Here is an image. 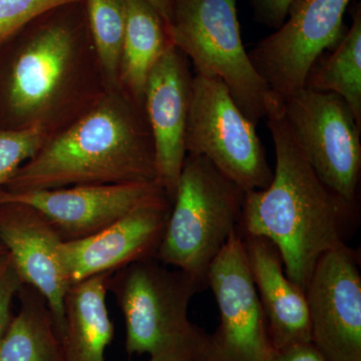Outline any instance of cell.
<instances>
[{
  "instance_id": "cell-14",
  "label": "cell",
  "mask_w": 361,
  "mask_h": 361,
  "mask_svg": "<svg viewBox=\"0 0 361 361\" xmlns=\"http://www.w3.org/2000/svg\"><path fill=\"white\" fill-rule=\"evenodd\" d=\"M44 214L18 202L0 204V245L25 285L44 297L59 341L65 330V297L71 286L59 259L63 243Z\"/></svg>"
},
{
  "instance_id": "cell-16",
  "label": "cell",
  "mask_w": 361,
  "mask_h": 361,
  "mask_svg": "<svg viewBox=\"0 0 361 361\" xmlns=\"http://www.w3.org/2000/svg\"><path fill=\"white\" fill-rule=\"evenodd\" d=\"M242 237L271 348L312 343L305 292L287 277L279 251L269 240L245 234Z\"/></svg>"
},
{
  "instance_id": "cell-12",
  "label": "cell",
  "mask_w": 361,
  "mask_h": 361,
  "mask_svg": "<svg viewBox=\"0 0 361 361\" xmlns=\"http://www.w3.org/2000/svg\"><path fill=\"white\" fill-rule=\"evenodd\" d=\"M163 200L170 199L157 180L30 192L0 189V204L18 202L35 207L51 222L63 242L92 236L135 209Z\"/></svg>"
},
{
  "instance_id": "cell-17",
  "label": "cell",
  "mask_w": 361,
  "mask_h": 361,
  "mask_svg": "<svg viewBox=\"0 0 361 361\" xmlns=\"http://www.w3.org/2000/svg\"><path fill=\"white\" fill-rule=\"evenodd\" d=\"M111 273L96 275L68 287L65 330L59 341L63 361H104V350L115 334L106 307Z\"/></svg>"
},
{
  "instance_id": "cell-7",
  "label": "cell",
  "mask_w": 361,
  "mask_h": 361,
  "mask_svg": "<svg viewBox=\"0 0 361 361\" xmlns=\"http://www.w3.org/2000/svg\"><path fill=\"white\" fill-rule=\"evenodd\" d=\"M186 151L206 158L245 193L264 190L272 180L255 123L242 113L220 78L193 75Z\"/></svg>"
},
{
  "instance_id": "cell-27",
  "label": "cell",
  "mask_w": 361,
  "mask_h": 361,
  "mask_svg": "<svg viewBox=\"0 0 361 361\" xmlns=\"http://www.w3.org/2000/svg\"><path fill=\"white\" fill-rule=\"evenodd\" d=\"M145 1L151 4L161 14V18L165 20L166 25H168L171 18L173 0H145Z\"/></svg>"
},
{
  "instance_id": "cell-15",
  "label": "cell",
  "mask_w": 361,
  "mask_h": 361,
  "mask_svg": "<svg viewBox=\"0 0 361 361\" xmlns=\"http://www.w3.org/2000/svg\"><path fill=\"white\" fill-rule=\"evenodd\" d=\"M171 207L170 200L147 204L92 236L63 242L59 259L70 284L156 258Z\"/></svg>"
},
{
  "instance_id": "cell-18",
  "label": "cell",
  "mask_w": 361,
  "mask_h": 361,
  "mask_svg": "<svg viewBox=\"0 0 361 361\" xmlns=\"http://www.w3.org/2000/svg\"><path fill=\"white\" fill-rule=\"evenodd\" d=\"M171 44L161 14L145 0H127L118 85L142 106L149 73Z\"/></svg>"
},
{
  "instance_id": "cell-26",
  "label": "cell",
  "mask_w": 361,
  "mask_h": 361,
  "mask_svg": "<svg viewBox=\"0 0 361 361\" xmlns=\"http://www.w3.org/2000/svg\"><path fill=\"white\" fill-rule=\"evenodd\" d=\"M265 361H327L312 343L271 348Z\"/></svg>"
},
{
  "instance_id": "cell-2",
  "label": "cell",
  "mask_w": 361,
  "mask_h": 361,
  "mask_svg": "<svg viewBox=\"0 0 361 361\" xmlns=\"http://www.w3.org/2000/svg\"><path fill=\"white\" fill-rule=\"evenodd\" d=\"M264 118L274 145L275 169L269 186L246 192L239 230L274 244L287 277L304 290L323 254L346 245L357 207L317 177L289 129L283 103L273 94Z\"/></svg>"
},
{
  "instance_id": "cell-6",
  "label": "cell",
  "mask_w": 361,
  "mask_h": 361,
  "mask_svg": "<svg viewBox=\"0 0 361 361\" xmlns=\"http://www.w3.org/2000/svg\"><path fill=\"white\" fill-rule=\"evenodd\" d=\"M167 30L197 73L223 80L255 125L265 118L272 92L242 42L237 0H173Z\"/></svg>"
},
{
  "instance_id": "cell-11",
  "label": "cell",
  "mask_w": 361,
  "mask_h": 361,
  "mask_svg": "<svg viewBox=\"0 0 361 361\" xmlns=\"http://www.w3.org/2000/svg\"><path fill=\"white\" fill-rule=\"evenodd\" d=\"M311 342L327 361H361V275L348 245L323 254L306 284Z\"/></svg>"
},
{
  "instance_id": "cell-24",
  "label": "cell",
  "mask_w": 361,
  "mask_h": 361,
  "mask_svg": "<svg viewBox=\"0 0 361 361\" xmlns=\"http://www.w3.org/2000/svg\"><path fill=\"white\" fill-rule=\"evenodd\" d=\"M25 285L13 258L6 248L0 245V341L6 334L14 317V297L18 295Z\"/></svg>"
},
{
  "instance_id": "cell-23",
  "label": "cell",
  "mask_w": 361,
  "mask_h": 361,
  "mask_svg": "<svg viewBox=\"0 0 361 361\" xmlns=\"http://www.w3.org/2000/svg\"><path fill=\"white\" fill-rule=\"evenodd\" d=\"M82 0H0V45L56 7Z\"/></svg>"
},
{
  "instance_id": "cell-3",
  "label": "cell",
  "mask_w": 361,
  "mask_h": 361,
  "mask_svg": "<svg viewBox=\"0 0 361 361\" xmlns=\"http://www.w3.org/2000/svg\"><path fill=\"white\" fill-rule=\"evenodd\" d=\"M157 180L144 106L109 89L73 122L45 139L2 190L30 192L80 185Z\"/></svg>"
},
{
  "instance_id": "cell-19",
  "label": "cell",
  "mask_w": 361,
  "mask_h": 361,
  "mask_svg": "<svg viewBox=\"0 0 361 361\" xmlns=\"http://www.w3.org/2000/svg\"><path fill=\"white\" fill-rule=\"evenodd\" d=\"M20 308L0 341V361H63L47 300L37 289L23 285Z\"/></svg>"
},
{
  "instance_id": "cell-4",
  "label": "cell",
  "mask_w": 361,
  "mask_h": 361,
  "mask_svg": "<svg viewBox=\"0 0 361 361\" xmlns=\"http://www.w3.org/2000/svg\"><path fill=\"white\" fill-rule=\"evenodd\" d=\"M204 288L157 258L114 271L108 290L125 319L128 355H148L149 361H205L209 334L189 319L190 302Z\"/></svg>"
},
{
  "instance_id": "cell-10",
  "label": "cell",
  "mask_w": 361,
  "mask_h": 361,
  "mask_svg": "<svg viewBox=\"0 0 361 361\" xmlns=\"http://www.w3.org/2000/svg\"><path fill=\"white\" fill-rule=\"evenodd\" d=\"M207 283L220 324L209 336L205 361H265L272 348L239 228L211 263Z\"/></svg>"
},
{
  "instance_id": "cell-21",
  "label": "cell",
  "mask_w": 361,
  "mask_h": 361,
  "mask_svg": "<svg viewBox=\"0 0 361 361\" xmlns=\"http://www.w3.org/2000/svg\"><path fill=\"white\" fill-rule=\"evenodd\" d=\"M85 4L90 37L106 89H116L120 87L118 71L127 26V0H85Z\"/></svg>"
},
{
  "instance_id": "cell-9",
  "label": "cell",
  "mask_w": 361,
  "mask_h": 361,
  "mask_svg": "<svg viewBox=\"0 0 361 361\" xmlns=\"http://www.w3.org/2000/svg\"><path fill=\"white\" fill-rule=\"evenodd\" d=\"M349 2L293 0L281 26L248 52L254 68L282 103L304 89L315 61L343 39Z\"/></svg>"
},
{
  "instance_id": "cell-25",
  "label": "cell",
  "mask_w": 361,
  "mask_h": 361,
  "mask_svg": "<svg viewBox=\"0 0 361 361\" xmlns=\"http://www.w3.org/2000/svg\"><path fill=\"white\" fill-rule=\"evenodd\" d=\"M293 0H250L254 20L259 25L277 30L286 18Z\"/></svg>"
},
{
  "instance_id": "cell-8",
  "label": "cell",
  "mask_w": 361,
  "mask_h": 361,
  "mask_svg": "<svg viewBox=\"0 0 361 361\" xmlns=\"http://www.w3.org/2000/svg\"><path fill=\"white\" fill-rule=\"evenodd\" d=\"M297 146L323 184L357 207L361 128L341 97L304 87L283 103Z\"/></svg>"
},
{
  "instance_id": "cell-1",
  "label": "cell",
  "mask_w": 361,
  "mask_h": 361,
  "mask_svg": "<svg viewBox=\"0 0 361 361\" xmlns=\"http://www.w3.org/2000/svg\"><path fill=\"white\" fill-rule=\"evenodd\" d=\"M106 90L85 0L47 11L0 45V130L47 137Z\"/></svg>"
},
{
  "instance_id": "cell-5",
  "label": "cell",
  "mask_w": 361,
  "mask_h": 361,
  "mask_svg": "<svg viewBox=\"0 0 361 361\" xmlns=\"http://www.w3.org/2000/svg\"><path fill=\"white\" fill-rule=\"evenodd\" d=\"M245 192L204 157L187 154L156 258L203 285L239 228Z\"/></svg>"
},
{
  "instance_id": "cell-13",
  "label": "cell",
  "mask_w": 361,
  "mask_h": 361,
  "mask_svg": "<svg viewBox=\"0 0 361 361\" xmlns=\"http://www.w3.org/2000/svg\"><path fill=\"white\" fill-rule=\"evenodd\" d=\"M193 73L189 59L169 45L147 80L144 111L155 149L157 182L173 202L186 151Z\"/></svg>"
},
{
  "instance_id": "cell-22",
  "label": "cell",
  "mask_w": 361,
  "mask_h": 361,
  "mask_svg": "<svg viewBox=\"0 0 361 361\" xmlns=\"http://www.w3.org/2000/svg\"><path fill=\"white\" fill-rule=\"evenodd\" d=\"M47 135L37 129L0 130V189L37 154Z\"/></svg>"
},
{
  "instance_id": "cell-20",
  "label": "cell",
  "mask_w": 361,
  "mask_h": 361,
  "mask_svg": "<svg viewBox=\"0 0 361 361\" xmlns=\"http://www.w3.org/2000/svg\"><path fill=\"white\" fill-rule=\"evenodd\" d=\"M353 25L329 56L315 61L306 89L334 92L348 104L361 128V7L353 11Z\"/></svg>"
}]
</instances>
